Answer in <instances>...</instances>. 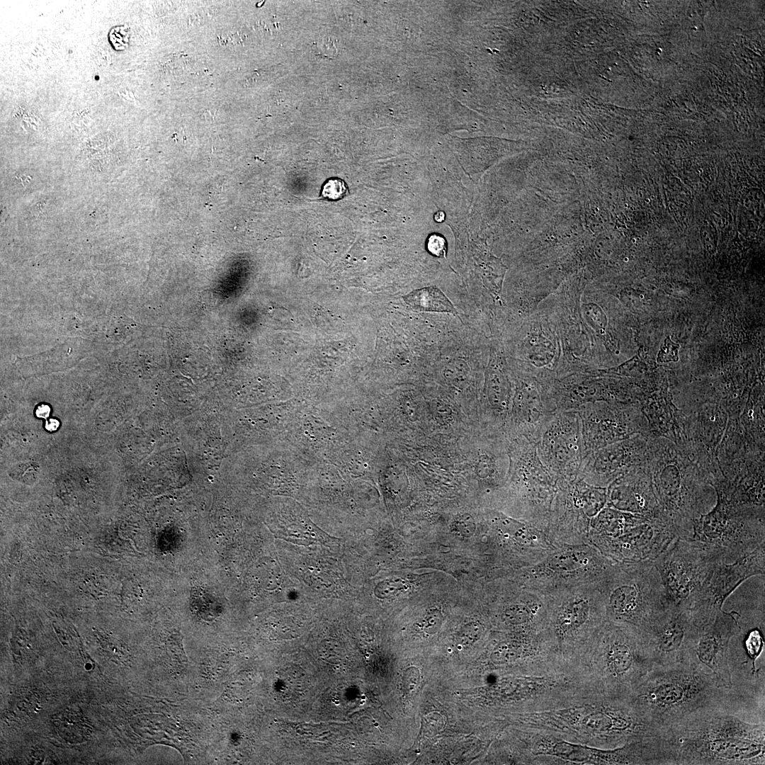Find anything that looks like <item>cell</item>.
<instances>
[{
	"label": "cell",
	"instance_id": "obj_1",
	"mask_svg": "<svg viewBox=\"0 0 765 765\" xmlns=\"http://www.w3.org/2000/svg\"><path fill=\"white\" fill-rule=\"evenodd\" d=\"M517 722L520 727L604 749L659 738L664 732L640 715L625 698L597 692L576 696L548 709L521 713Z\"/></svg>",
	"mask_w": 765,
	"mask_h": 765
},
{
	"label": "cell",
	"instance_id": "obj_2",
	"mask_svg": "<svg viewBox=\"0 0 765 765\" xmlns=\"http://www.w3.org/2000/svg\"><path fill=\"white\" fill-rule=\"evenodd\" d=\"M669 765L765 764L764 722H746L721 705L699 709L664 730Z\"/></svg>",
	"mask_w": 765,
	"mask_h": 765
},
{
	"label": "cell",
	"instance_id": "obj_3",
	"mask_svg": "<svg viewBox=\"0 0 765 765\" xmlns=\"http://www.w3.org/2000/svg\"><path fill=\"white\" fill-rule=\"evenodd\" d=\"M730 690L721 687L711 674L682 663L653 665L625 699L664 730L699 709L725 705Z\"/></svg>",
	"mask_w": 765,
	"mask_h": 765
},
{
	"label": "cell",
	"instance_id": "obj_4",
	"mask_svg": "<svg viewBox=\"0 0 765 765\" xmlns=\"http://www.w3.org/2000/svg\"><path fill=\"white\" fill-rule=\"evenodd\" d=\"M574 664L601 694L625 698L652 667L636 630L606 620Z\"/></svg>",
	"mask_w": 765,
	"mask_h": 765
},
{
	"label": "cell",
	"instance_id": "obj_5",
	"mask_svg": "<svg viewBox=\"0 0 765 765\" xmlns=\"http://www.w3.org/2000/svg\"><path fill=\"white\" fill-rule=\"evenodd\" d=\"M597 585L606 620L640 634L672 604L652 560L616 563Z\"/></svg>",
	"mask_w": 765,
	"mask_h": 765
},
{
	"label": "cell",
	"instance_id": "obj_6",
	"mask_svg": "<svg viewBox=\"0 0 765 765\" xmlns=\"http://www.w3.org/2000/svg\"><path fill=\"white\" fill-rule=\"evenodd\" d=\"M519 762L560 765H659V749L654 740L635 741L604 749L577 743L547 732L520 727Z\"/></svg>",
	"mask_w": 765,
	"mask_h": 765
},
{
	"label": "cell",
	"instance_id": "obj_7",
	"mask_svg": "<svg viewBox=\"0 0 765 765\" xmlns=\"http://www.w3.org/2000/svg\"><path fill=\"white\" fill-rule=\"evenodd\" d=\"M546 596V630L554 651L562 660L574 664L606 620L597 583L584 584Z\"/></svg>",
	"mask_w": 765,
	"mask_h": 765
},
{
	"label": "cell",
	"instance_id": "obj_8",
	"mask_svg": "<svg viewBox=\"0 0 765 765\" xmlns=\"http://www.w3.org/2000/svg\"><path fill=\"white\" fill-rule=\"evenodd\" d=\"M616 562L591 543L562 545L542 560L521 569L518 584L544 595L578 585L598 583Z\"/></svg>",
	"mask_w": 765,
	"mask_h": 765
},
{
	"label": "cell",
	"instance_id": "obj_9",
	"mask_svg": "<svg viewBox=\"0 0 765 765\" xmlns=\"http://www.w3.org/2000/svg\"><path fill=\"white\" fill-rule=\"evenodd\" d=\"M688 540L722 549L731 562L765 543L764 506L737 505L718 497L712 511L694 521Z\"/></svg>",
	"mask_w": 765,
	"mask_h": 765
},
{
	"label": "cell",
	"instance_id": "obj_10",
	"mask_svg": "<svg viewBox=\"0 0 765 765\" xmlns=\"http://www.w3.org/2000/svg\"><path fill=\"white\" fill-rule=\"evenodd\" d=\"M726 561L714 545L676 538L654 560L671 603L689 609L715 566Z\"/></svg>",
	"mask_w": 765,
	"mask_h": 765
},
{
	"label": "cell",
	"instance_id": "obj_11",
	"mask_svg": "<svg viewBox=\"0 0 765 765\" xmlns=\"http://www.w3.org/2000/svg\"><path fill=\"white\" fill-rule=\"evenodd\" d=\"M547 535L559 547L588 543L591 522L606 506L607 487L590 484L580 477L558 480Z\"/></svg>",
	"mask_w": 765,
	"mask_h": 765
},
{
	"label": "cell",
	"instance_id": "obj_12",
	"mask_svg": "<svg viewBox=\"0 0 765 765\" xmlns=\"http://www.w3.org/2000/svg\"><path fill=\"white\" fill-rule=\"evenodd\" d=\"M512 453L511 480L520 502L521 521L547 534L558 479L540 460L536 444L524 437L518 436Z\"/></svg>",
	"mask_w": 765,
	"mask_h": 765
},
{
	"label": "cell",
	"instance_id": "obj_13",
	"mask_svg": "<svg viewBox=\"0 0 765 765\" xmlns=\"http://www.w3.org/2000/svg\"><path fill=\"white\" fill-rule=\"evenodd\" d=\"M764 571L765 543L731 562H718L691 606L694 624L703 627L713 623L728 596L746 579L764 575Z\"/></svg>",
	"mask_w": 765,
	"mask_h": 765
},
{
	"label": "cell",
	"instance_id": "obj_14",
	"mask_svg": "<svg viewBox=\"0 0 765 765\" xmlns=\"http://www.w3.org/2000/svg\"><path fill=\"white\" fill-rule=\"evenodd\" d=\"M739 617L735 611L722 610L713 623L697 626L687 644L681 663L711 674L721 687L732 689L728 650L730 641L741 631Z\"/></svg>",
	"mask_w": 765,
	"mask_h": 765
},
{
	"label": "cell",
	"instance_id": "obj_15",
	"mask_svg": "<svg viewBox=\"0 0 765 765\" xmlns=\"http://www.w3.org/2000/svg\"><path fill=\"white\" fill-rule=\"evenodd\" d=\"M536 448L542 463L558 480L576 478L585 456L577 412H555L543 426Z\"/></svg>",
	"mask_w": 765,
	"mask_h": 765
},
{
	"label": "cell",
	"instance_id": "obj_16",
	"mask_svg": "<svg viewBox=\"0 0 765 765\" xmlns=\"http://www.w3.org/2000/svg\"><path fill=\"white\" fill-rule=\"evenodd\" d=\"M576 412L581 419L585 455L638 435L644 429L641 413L631 406L596 402L584 404Z\"/></svg>",
	"mask_w": 765,
	"mask_h": 765
},
{
	"label": "cell",
	"instance_id": "obj_17",
	"mask_svg": "<svg viewBox=\"0 0 765 765\" xmlns=\"http://www.w3.org/2000/svg\"><path fill=\"white\" fill-rule=\"evenodd\" d=\"M678 538L662 518H647L613 538L591 537L588 543L616 563L654 560Z\"/></svg>",
	"mask_w": 765,
	"mask_h": 765
},
{
	"label": "cell",
	"instance_id": "obj_18",
	"mask_svg": "<svg viewBox=\"0 0 765 765\" xmlns=\"http://www.w3.org/2000/svg\"><path fill=\"white\" fill-rule=\"evenodd\" d=\"M689 609L672 604L640 635L652 666L682 662L687 644L697 629Z\"/></svg>",
	"mask_w": 765,
	"mask_h": 765
},
{
	"label": "cell",
	"instance_id": "obj_19",
	"mask_svg": "<svg viewBox=\"0 0 765 765\" xmlns=\"http://www.w3.org/2000/svg\"><path fill=\"white\" fill-rule=\"evenodd\" d=\"M646 442L638 435L587 453L578 476L587 483L607 487L616 479L645 463Z\"/></svg>",
	"mask_w": 765,
	"mask_h": 765
},
{
	"label": "cell",
	"instance_id": "obj_20",
	"mask_svg": "<svg viewBox=\"0 0 765 765\" xmlns=\"http://www.w3.org/2000/svg\"><path fill=\"white\" fill-rule=\"evenodd\" d=\"M557 412L548 386L531 374L525 376L510 413L518 436L536 444L543 426Z\"/></svg>",
	"mask_w": 765,
	"mask_h": 765
},
{
	"label": "cell",
	"instance_id": "obj_21",
	"mask_svg": "<svg viewBox=\"0 0 765 765\" xmlns=\"http://www.w3.org/2000/svg\"><path fill=\"white\" fill-rule=\"evenodd\" d=\"M606 506L646 517L664 518L645 463L607 487Z\"/></svg>",
	"mask_w": 765,
	"mask_h": 765
},
{
	"label": "cell",
	"instance_id": "obj_22",
	"mask_svg": "<svg viewBox=\"0 0 765 765\" xmlns=\"http://www.w3.org/2000/svg\"><path fill=\"white\" fill-rule=\"evenodd\" d=\"M514 596L502 606L498 613L499 622L515 632L546 630L547 596L519 584Z\"/></svg>",
	"mask_w": 765,
	"mask_h": 765
},
{
	"label": "cell",
	"instance_id": "obj_23",
	"mask_svg": "<svg viewBox=\"0 0 765 765\" xmlns=\"http://www.w3.org/2000/svg\"><path fill=\"white\" fill-rule=\"evenodd\" d=\"M414 310L445 312L457 314V311L448 298L436 287L430 286L413 290L403 297Z\"/></svg>",
	"mask_w": 765,
	"mask_h": 765
},
{
	"label": "cell",
	"instance_id": "obj_24",
	"mask_svg": "<svg viewBox=\"0 0 765 765\" xmlns=\"http://www.w3.org/2000/svg\"><path fill=\"white\" fill-rule=\"evenodd\" d=\"M485 630V625L482 623L478 620L469 622L463 625L457 632L456 642L463 646L472 645L482 638Z\"/></svg>",
	"mask_w": 765,
	"mask_h": 765
},
{
	"label": "cell",
	"instance_id": "obj_25",
	"mask_svg": "<svg viewBox=\"0 0 765 765\" xmlns=\"http://www.w3.org/2000/svg\"><path fill=\"white\" fill-rule=\"evenodd\" d=\"M477 528L475 521L469 514L456 516L450 524L451 531L463 538H470L474 536Z\"/></svg>",
	"mask_w": 765,
	"mask_h": 765
},
{
	"label": "cell",
	"instance_id": "obj_26",
	"mask_svg": "<svg viewBox=\"0 0 765 765\" xmlns=\"http://www.w3.org/2000/svg\"><path fill=\"white\" fill-rule=\"evenodd\" d=\"M407 582L402 579H391L379 583L375 594L380 598H389L402 592L407 587Z\"/></svg>",
	"mask_w": 765,
	"mask_h": 765
},
{
	"label": "cell",
	"instance_id": "obj_27",
	"mask_svg": "<svg viewBox=\"0 0 765 765\" xmlns=\"http://www.w3.org/2000/svg\"><path fill=\"white\" fill-rule=\"evenodd\" d=\"M443 616L441 611L436 608L430 609L421 622L422 630L428 635L436 634L441 628Z\"/></svg>",
	"mask_w": 765,
	"mask_h": 765
},
{
	"label": "cell",
	"instance_id": "obj_28",
	"mask_svg": "<svg viewBox=\"0 0 765 765\" xmlns=\"http://www.w3.org/2000/svg\"><path fill=\"white\" fill-rule=\"evenodd\" d=\"M679 348V344L673 342L669 337L666 338L659 349L657 361L659 362L678 361Z\"/></svg>",
	"mask_w": 765,
	"mask_h": 765
},
{
	"label": "cell",
	"instance_id": "obj_29",
	"mask_svg": "<svg viewBox=\"0 0 765 765\" xmlns=\"http://www.w3.org/2000/svg\"><path fill=\"white\" fill-rule=\"evenodd\" d=\"M346 193V186L340 179H331L324 185L322 196L329 199H338Z\"/></svg>",
	"mask_w": 765,
	"mask_h": 765
},
{
	"label": "cell",
	"instance_id": "obj_30",
	"mask_svg": "<svg viewBox=\"0 0 765 765\" xmlns=\"http://www.w3.org/2000/svg\"><path fill=\"white\" fill-rule=\"evenodd\" d=\"M419 679L420 674L419 670L415 667H410L404 672L403 678L404 685L409 691H412L418 685Z\"/></svg>",
	"mask_w": 765,
	"mask_h": 765
},
{
	"label": "cell",
	"instance_id": "obj_31",
	"mask_svg": "<svg viewBox=\"0 0 765 765\" xmlns=\"http://www.w3.org/2000/svg\"><path fill=\"white\" fill-rule=\"evenodd\" d=\"M428 249L431 254L438 256H442L446 251L444 239L441 236L432 235L429 239Z\"/></svg>",
	"mask_w": 765,
	"mask_h": 765
},
{
	"label": "cell",
	"instance_id": "obj_32",
	"mask_svg": "<svg viewBox=\"0 0 765 765\" xmlns=\"http://www.w3.org/2000/svg\"><path fill=\"white\" fill-rule=\"evenodd\" d=\"M50 407L47 405H41L38 407L36 411V415L38 417L47 418L50 414Z\"/></svg>",
	"mask_w": 765,
	"mask_h": 765
},
{
	"label": "cell",
	"instance_id": "obj_33",
	"mask_svg": "<svg viewBox=\"0 0 765 765\" xmlns=\"http://www.w3.org/2000/svg\"><path fill=\"white\" fill-rule=\"evenodd\" d=\"M59 426V422L56 419H51L46 423V429L49 431H55Z\"/></svg>",
	"mask_w": 765,
	"mask_h": 765
},
{
	"label": "cell",
	"instance_id": "obj_34",
	"mask_svg": "<svg viewBox=\"0 0 765 765\" xmlns=\"http://www.w3.org/2000/svg\"><path fill=\"white\" fill-rule=\"evenodd\" d=\"M366 696H364V695L361 696V699H362V700H365V699H366Z\"/></svg>",
	"mask_w": 765,
	"mask_h": 765
},
{
	"label": "cell",
	"instance_id": "obj_35",
	"mask_svg": "<svg viewBox=\"0 0 765 765\" xmlns=\"http://www.w3.org/2000/svg\"><path fill=\"white\" fill-rule=\"evenodd\" d=\"M334 703H335V704H336V705H339V701H335Z\"/></svg>",
	"mask_w": 765,
	"mask_h": 765
},
{
	"label": "cell",
	"instance_id": "obj_36",
	"mask_svg": "<svg viewBox=\"0 0 765 765\" xmlns=\"http://www.w3.org/2000/svg\"><path fill=\"white\" fill-rule=\"evenodd\" d=\"M364 703H365V701H364V700H363V701H361L360 702V703H361V704H363Z\"/></svg>",
	"mask_w": 765,
	"mask_h": 765
},
{
	"label": "cell",
	"instance_id": "obj_37",
	"mask_svg": "<svg viewBox=\"0 0 765 765\" xmlns=\"http://www.w3.org/2000/svg\"><path fill=\"white\" fill-rule=\"evenodd\" d=\"M378 725V723H375V726H376V727H377Z\"/></svg>",
	"mask_w": 765,
	"mask_h": 765
}]
</instances>
